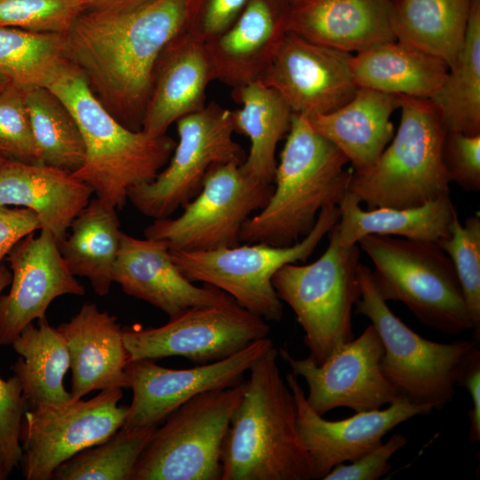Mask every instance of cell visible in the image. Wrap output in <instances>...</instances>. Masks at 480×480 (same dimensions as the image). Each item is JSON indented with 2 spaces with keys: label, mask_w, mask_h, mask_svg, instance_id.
<instances>
[{
  "label": "cell",
  "mask_w": 480,
  "mask_h": 480,
  "mask_svg": "<svg viewBox=\"0 0 480 480\" xmlns=\"http://www.w3.org/2000/svg\"><path fill=\"white\" fill-rule=\"evenodd\" d=\"M194 0H149L127 10L89 9L64 34L65 57L105 108L140 131L156 62L186 29Z\"/></svg>",
  "instance_id": "1"
},
{
  "label": "cell",
  "mask_w": 480,
  "mask_h": 480,
  "mask_svg": "<svg viewBox=\"0 0 480 480\" xmlns=\"http://www.w3.org/2000/svg\"><path fill=\"white\" fill-rule=\"evenodd\" d=\"M275 346L250 368L220 452V480H309L308 455L298 434L296 404Z\"/></svg>",
  "instance_id": "2"
},
{
  "label": "cell",
  "mask_w": 480,
  "mask_h": 480,
  "mask_svg": "<svg viewBox=\"0 0 480 480\" xmlns=\"http://www.w3.org/2000/svg\"><path fill=\"white\" fill-rule=\"evenodd\" d=\"M44 86L68 108L84 140L85 160L73 175L106 205L122 209L132 187L156 178L171 157L175 142L166 134L154 137L122 124L67 59Z\"/></svg>",
  "instance_id": "3"
},
{
  "label": "cell",
  "mask_w": 480,
  "mask_h": 480,
  "mask_svg": "<svg viewBox=\"0 0 480 480\" xmlns=\"http://www.w3.org/2000/svg\"><path fill=\"white\" fill-rule=\"evenodd\" d=\"M344 154L317 133L307 116L292 115L274 178V190L260 212L248 218L240 243L290 246L313 228L324 206L339 205L353 169Z\"/></svg>",
  "instance_id": "4"
},
{
  "label": "cell",
  "mask_w": 480,
  "mask_h": 480,
  "mask_svg": "<svg viewBox=\"0 0 480 480\" xmlns=\"http://www.w3.org/2000/svg\"><path fill=\"white\" fill-rule=\"evenodd\" d=\"M401 119L391 143L367 171H353L348 192L367 210L408 208L450 196L442 160L446 130L429 100L399 95Z\"/></svg>",
  "instance_id": "5"
},
{
  "label": "cell",
  "mask_w": 480,
  "mask_h": 480,
  "mask_svg": "<svg viewBox=\"0 0 480 480\" xmlns=\"http://www.w3.org/2000/svg\"><path fill=\"white\" fill-rule=\"evenodd\" d=\"M357 244L373 263L372 277L384 300L403 302L444 334L474 330L453 265L437 242L368 235Z\"/></svg>",
  "instance_id": "6"
},
{
  "label": "cell",
  "mask_w": 480,
  "mask_h": 480,
  "mask_svg": "<svg viewBox=\"0 0 480 480\" xmlns=\"http://www.w3.org/2000/svg\"><path fill=\"white\" fill-rule=\"evenodd\" d=\"M329 233L328 247L316 261L286 264L272 278L279 299L293 310L308 357L316 364L354 339L351 314L361 296L358 244L340 245L335 225Z\"/></svg>",
  "instance_id": "7"
},
{
  "label": "cell",
  "mask_w": 480,
  "mask_h": 480,
  "mask_svg": "<svg viewBox=\"0 0 480 480\" xmlns=\"http://www.w3.org/2000/svg\"><path fill=\"white\" fill-rule=\"evenodd\" d=\"M357 276L361 296L356 313L369 318L380 338L384 375L403 398L443 408L452 400L459 371L476 342L424 339L391 311L373 283L372 269L359 263Z\"/></svg>",
  "instance_id": "8"
},
{
  "label": "cell",
  "mask_w": 480,
  "mask_h": 480,
  "mask_svg": "<svg viewBox=\"0 0 480 480\" xmlns=\"http://www.w3.org/2000/svg\"><path fill=\"white\" fill-rule=\"evenodd\" d=\"M339 219L338 205L323 207L310 232L290 246L245 244L199 252L170 250V254L189 281L222 290L266 321H280L283 303L272 284L274 275L286 264L307 260Z\"/></svg>",
  "instance_id": "9"
},
{
  "label": "cell",
  "mask_w": 480,
  "mask_h": 480,
  "mask_svg": "<svg viewBox=\"0 0 480 480\" xmlns=\"http://www.w3.org/2000/svg\"><path fill=\"white\" fill-rule=\"evenodd\" d=\"M244 389L209 390L187 401L155 428L131 480H220V452Z\"/></svg>",
  "instance_id": "10"
},
{
  "label": "cell",
  "mask_w": 480,
  "mask_h": 480,
  "mask_svg": "<svg viewBox=\"0 0 480 480\" xmlns=\"http://www.w3.org/2000/svg\"><path fill=\"white\" fill-rule=\"evenodd\" d=\"M178 144L169 165L154 180L132 187L128 199L144 215L168 218L201 190L214 164H242L246 155L233 140L232 110L211 101L177 122Z\"/></svg>",
  "instance_id": "11"
},
{
  "label": "cell",
  "mask_w": 480,
  "mask_h": 480,
  "mask_svg": "<svg viewBox=\"0 0 480 480\" xmlns=\"http://www.w3.org/2000/svg\"><path fill=\"white\" fill-rule=\"evenodd\" d=\"M241 164L212 165L200 192L176 219H156L144 230L148 238L165 241L170 250L199 252L240 244V231L250 214L261 210L274 190L244 173Z\"/></svg>",
  "instance_id": "12"
},
{
  "label": "cell",
  "mask_w": 480,
  "mask_h": 480,
  "mask_svg": "<svg viewBox=\"0 0 480 480\" xmlns=\"http://www.w3.org/2000/svg\"><path fill=\"white\" fill-rule=\"evenodd\" d=\"M121 388L100 390L90 399L38 404L25 412L20 432V465L27 480H51L54 470L76 453L97 444L124 422Z\"/></svg>",
  "instance_id": "13"
},
{
  "label": "cell",
  "mask_w": 480,
  "mask_h": 480,
  "mask_svg": "<svg viewBox=\"0 0 480 480\" xmlns=\"http://www.w3.org/2000/svg\"><path fill=\"white\" fill-rule=\"evenodd\" d=\"M269 332L265 319L234 300L188 308L159 327H124L123 338L129 362L182 356L204 364L227 358Z\"/></svg>",
  "instance_id": "14"
},
{
  "label": "cell",
  "mask_w": 480,
  "mask_h": 480,
  "mask_svg": "<svg viewBox=\"0 0 480 480\" xmlns=\"http://www.w3.org/2000/svg\"><path fill=\"white\" fill-rule=\"evenodd\" d=\"M278 352L292 373L305 380L307 402L321 416L339 407L356 412L380 409L403 398L383 373L384 349L372 324L321 364L308 356L295 358L284 348Z\"/></svg>",
  "instance_id": "15"
},
{
  "label": "cell",
  "mask_w": 480,
  "mask_h": 480,
  "mask_svg": "<svg viewBox=\"0 0 480 480\" xmlns=\"http://www.w3.org/2000/svg\"><path fill=\"white\" fill-rule=\"evenodd\" d=\"M273 346L266 337L227 358L188 369L165 368L148 359L129 362L125 372L132 399L122 427H157L194 396L244 382L245 372Z\"/></svg>",
  "instance_id": "16"
},
{
  "label": "cell",
  "mask_w": 480,
  "mask_h": 480,
  "mask_svg": "<svg viewBox=\"0 0 480 480\" xmlns=\"http://www.w3.org/2000/svg\"><path fill=\"white\" fill-rule=\"evenodd\" d=\"M352 53L287 32L260 79L293 114L311 117L335 110L355 94Z\"/></svg>",
  "instance_id": "17"
},
{
  "label": "cell",
  "mask_w": 480,
  "mask_h": 480,
  "mask_svg": "<svg viewBox=\"0 0 480 480\" xmlns=\"http://www.w3.org/2000/svg\"><path fill=\"white\" fill-rule=\"evenodd\" d=\"M285 380L295 399L297 430L309 458L312 479H323L336 465L351 462L379 446L399 424L434 410L401 398L383 410L328 420L310 407L297 376L288 373Z\"/></svg>",
  "instance_id": "18"
},
{
  "label": "cell",
  "mask_w": 480,
  "mask_h": 480,
  "mask_svg": "<svg viewBox=\"0 0 480 480\" xmlns=\"http://www.w3.org/2000/svg\"><path fill=\"white\" fill-rule=\"evenodd\" d=\"M11 289L0 295V346L12 345L34 320L46 317L56 298L84 295L85 288L70 272L58 243L40 229L20 240L9 252Z\"/></svg>",
  "instance_id": "19"
},
{
  "label": "cell",
  "mask_w": 480,
  "mask_h": 480,
  "mask_svg": "<svg viewBox=\"0 0 480 480\" xmlns=\"http://www.w3.org/2000/svg\"><path fill=\"white\" fill-rule=\"evenodd\" d=\"M113 279L124 293L151 304L170 318L191 308L235 300L213 285L198 287L186 278L173 262L165 241L140 239L124 232Z\"/></svg>",
  "instance_id": "20"
},
{
  "label": "cell",
  "mask_w": 480,
  "mask_h": 480,
  "mask_svg": "<svg viewBox=\"0 0 480 480\" xmlns=\"http://www.w3.org/2000/svg\"><path fill=\"white\" fill-rule=\"evenodd\" d=\"M291 5L249 0L236 20L204 42L214 79L232 88L260 81L288 32Z\"/></svg>",
  "instance_id": "21"
},
{
  "label": "cell",
  "mask_w": 480,
  "mask_h": 480,
  "mask_svg": "<svg viewBox=\"0 0 480 480\" xmlns=\"http://www.w3.org/2000/svg\"><path fill=\"white\" fill-rule=\"evenodd\" d=\"M213 80L204 42L183 30L156 62L141 131L154 137L164 135L172 124L203 109L206 88Z\"/></svg>",
  "instance_id": "22"
},
{
  "label": "cell",
  "mask_w": 480,
  "mask_h": 480,
  "mask_svg": "<svg viewBox=\"0 0 480 480\" xmlns=\"http://www.w3.org/2000/svg\"><path fill=\"white\" fill-rule=\"evenodd\" d=\"M57 328L69 353L72 397L83 398L94 390L128 388L125 367L129 357L123 327L115 316L86 302Z\"/></svg>",
  "instance_id": "23"
},
{
  "label": "cell",
  "mask_w": 480,
  "mask_h": 480,
  "mask_svg": "<svg viewBox=\"0 0 480 480\" xmlns=\"http://www.w3.org/2000/svg\"><path fill=\"white\" fill-rule=\"evenodd\" d=\"M288 31L349 53L396 40L390 0H300L291 7Z\"/></svg>",
  "instance_id": "24"
},
{
  "label": "cell",
  "mask_w": 480,
  "mask_h": 480,
  "mask_svg": "<svg viewBox=\"0 0 480 480\" xmlns=\"http://www.w3.org/2000/svg\"><path fill=\"white\" fill-rule=\"evenodd\" d=\"M92 189L72 172L44 164L5 159L0 164V206L34 212L41 229L62 242L75 217L88 204Z\"/></svg>",
  "instance_id": "25"
},
{
  "label": "cell",
  "mask_w": 480,
  "mask_h": 480,
  "mask_svg": "<svg viewBox=\"0 0 480 480\" xmlns=\"http://www.w3.org/2000/svg\"><path fill=\"white\" fill-rule=\"evenodd\" d=\"M399 95L357 87L345 104L308 117L311 127L334 144L356 172L370 169L394 136L390 120L399 108Z\"/></svg>",
  "instance_id": "26"
},
{
  "label": "cell",
  "mask_w": 480,
  "mask_h": 480,
  "mask_svg": "<svg viewBox=\"0 0 480 480\" xmlns=\"http://www.w3.org/2000/svg\"><path fill=\"white\" fill-rule=\"evenodd\" d=\"M350 67L358 87L426 100L436 93L449 68L441 59L396 39L353 54Z\"/></svg>",
  "instance_id": "27"
},
{
  "label": "cell",
  "mask_w": 480,
  "mask_h": 480,
  "mask_svg": "<svg viewBox=\"0 0 480 480\" xmlns=\"http://www.w3.org/2000/svg\"><path fill=\"white\" fill-rule=\"evenodd\" d=\"M338 206L340 219L335 228L338 242L342 246L357 244L368 235L438 242L450 235L457 212L450 196L415 207L363 210L357 199L347 192Z\"/></svg>",
  "instance_id": "28"
},
{
  "label": "cell",
  "mask_w": 480,
  "mask_h": 480,
  "mask_svg": "<svg viewBox=\"0 0 480 480\" xmlns=\"http://www.w3.org/2000/svg\"><path fill=\"white\" fill-rule=\"evenodd\" d=\"M231 96L241 105L232 110L235 132L251 141L240 168L252 178L273 184L276 149L289 131L292 112L277 92L260 81L233 88Z\"/></svg>",
  "instance_id": "29"
},
{
  "label": "cell",
  "mask_w": 480,
  "mask_h": 480,
  "mask_svg": "<svg viewBox=\"0 0 480 480\" xmlns=\"http://www.w3.org/2000/svg\"><path fill=\"white\" fill-rule=\"evenodd\" d=\"M116 211L97 197L91 199L71 222L70 233L58 244L70 272L87 278L100 296L107 295L114 283L122 235Z\"/></svg>",
  "instance_id": "30"
},
{
  "label": "cell",
  "mask_w": 480,
  "mask_h": 480,
  "mask_svg": "<svg viewBox=\"0 0 480 480\" xmlns=\"http://www.w3.org/2000/svg\"><path fill=\"white\" fill-rule=\"evenodd\" d=\"M396 40L444 60L448 67L466 35L471 0H390Z\"/></svg>",
  "instance_id": "31"
},
{
  "label": "cell",
  "mask_w": 480,
  "mask_h": 480,
  "mask_svg": "<svg viewBox=\"0 0 480 480\" xmlns=\"http://www.w3.org/2000/svg\"><path fill=\"white\" fill-rule=\"evenodd\" d=\"M12 346L20 355L12 369L29 409L72 397L63 383L70 367L68 346L62 333L46 317L38 319L37 325L28 324Z\"/></svg>",
  "instance_id": "32"
},
{
  "label": "cell",
  "mask_w": 480,
  "mask_h": 480,
  "mask_svg": "<svg viewBox=\"0 0 480 480\" xmlns=\"http://www.w3.org/2000/svg\"><path fill=\"white\" fill-rule=\"evenodd\" d=\"M429 100L446 132L480 133V0H471L463 44Z\"/></svg>",
  "instance_id": "33"
},
{
  "label": "cell",
  "mask_w": 480,
  "mask_h": 480,
  "mask_svg": "<svg viewBox=\"0 0 480 480\" xmlns=\"http://www.w3.org/2000/svg\"><path fill=\"white\" fill-rule=\"evenodd\" d=\"M24 95L40 164L77 171L85 160V148L68 108L45 86L24 87Z\"/></svg>",
  "instance_id": "34"
},
{
  "label": "cell",
  "mask_w": 480,
  "mask_h": 480,
  "mask_svg": "<svg viewBox=\"0 0 480 480\" xmlns=\"http://www.w3.org/2000/svg\"><path fill=\"white\" fill-rule=\"evenodd\" d=\"M156 427H121L104 441L61 463L54 480H131L134 467Z\"/></svg>",
  "instance_id": "35"
},
{
  "label": "cell",
  "mask_w": 480,
  "mask_h": 480,
  "mask_svg": "<svg viewBox=\"0 0 480 480\" xmlns=\"http://www.w3.org/2000/svg\"><path fill=\"white\" fill-rule=\"evenodd\" d=\"M64 59V34L0 27V75L11 82L44 86Z\"/></svg>",
  "instance_id": "36"
},
{
  "label": "cell",
  "mask_w": 480,
  "mask_h": 480,
  "mask_svg": "<svg viewBox=\"0 0 480 480\" xmlns=\"http://www.w3.org/2000/svg\"><path fill=\"white\" fill-rule=\"evenodd\" d=\"M449 256L465 302L474 323L475 335L480 333V215L469 216L462 225L457 212L453 215L450 235L437 242Z\"/></svg>",
  "instance_id": "37"
},
{
  "label": "cell",
  "mask_w": 480,
  "mask_h": 480,
  "mask_svg": "<svg viewBox=\"0 0 480 480\" xmlns=\"http://www.w3.org/2000/svg\"><path fill=\"white\" fill-rule=\"evenodd\" d=\"M90 0H0V27L65 34Z\"/></svg>",
  "instance_id": "38"
},
{
  "label": "cell",
  "mask_w": 480,
  "mask_h": 480,
  "mask_svg": "<svg viewBox=\"0 0 480 480\" xmlns=\"http://www.w3.org/2000/svg\"><path fill=\"white\" fill-rule=\"evenodd\" d=\"M0 153L17 161L40 164L24 87L12 82L0 92Z\"/></svg>",
  "instance_id": "39"
},
{
  "label": "cell",
  "mask_w": 480,
  "mask_h": 480,
  "mask_svg": "<svg viewBox=\"0 0 480 480\" xmlns=\"http://www.w3.org/2000/svg\"><path fill=\"white\" fill-rule=\"evenodd\" d=\"M11 281V270L0 264V294ZM28 409L19 378L14 374L7 380L0 378V465L8 474L21 458L20 425Z\"/></svg>",
  "instance_id": "40"
},
{
  "label": "cell",
  "mask_w": 480,
  "mask_h": 480,
  "mask_svg": "<svg viewBox=\"0 0 480 480\" xmlns=\"http://www.w3.org/2000/svg\"><path fill=\"white\" fill-rule=\"evenodd\" d=\"M442 160L450 181L468 192L480 189V133L446 132Z\"/></svg>",
  "instance_id": "41"
},
{
  "label": "cell",
  "mask_w": 480,
  "mask_h": 480,
  "mask_svg": "<svg viewBox=\"0 0 480 480\" xmlns=\"http://www.w3.org/2000/svg\"><path fill=\"white\" fill-rule=\"evenodd\" d=\"M408 442L405 436L394 434L385 443L346 465H336L323 480H377L387 474L389 459Z\"/></svg>",
  "instance_id": "42"
},
{
  "label": "cell",
  "mask_w": 480,
  "mask_h": 480,
  "mask_svg": "<svg viewBox=\"0 0 480 480\" xmlns=\"http://www.w3.org/2000/svg\"><path fill=\"white\" fill-rule=\"evenodd\" d=\"M249 0H200L187 26L205 42L226 30L240 15Z\"/></svg>",
  "instance_id": "43"
},
{
  "label": "cell",
  "mask_w": 480,
  "mask_h": 480,
  "mask_svg": "<svg viewBox=\"0 0 480 480\" xmlns=\"http://www.w3.org/2000/svg\"><path fill=\"white\" fill-rule=\"evenodd\" d=\"M40 229L37 215L31 210L0 206V260L20 240Z\"/></svg>",
  "instance_id": "44"
},
{
  "label": "cell",
  "mask_w": 480,
  "mask_h": 480,
  "mask_svg": "<svg viewBox=\"0 0 480 480\" xmlns=\"http://www.w3.org/2000/svg\"><path fill=\"white\" fill-rule=\"evenodd\" d=\"M456 386L464 387L471 398L468 411L471 442L480 441V351L476 347L465 358L457 376Z\"/></svg>",
  "instance_id": "45"
},
{
  "label": "cell",
  "mask_w": 480,
  "mask_h": 480,
  "mask_svg": "<svg viewBox=\"0 0 480 480\" xmlns=\"http://www.w3.org/2000/svg\"><path fill=\"white\" fill-rule=\"evenodd\" d=\"M149 0H90L88 9L127 10L137 7Z\"/></svg>",
  "instance_id": "46"
},
{
  "label": "cell",
  "mask_w": 480,
  "mask_h": 480,
  "mask_svg": "<svg viewBox=\"0 0 480 480\" xmlns=\"http://www.w3.org/2000/svg\"><path fill=\"white\" fill-rule=\"evenodd\" d=\"M11 81L0 75V92L10 83Z\"/></svg>",
  "instance_id": "47"
},
{
  "label": "cell",
  "mask_w": 480,
  "mask_h": 480,
  "mask_svg": "<svg viewBox=\"0 0 480 480\" xmlns=\"http://www.w3.org/2000/svg\"><path fill=\"white\" fill-rule=\"evenodd\" d=\"M9 474L0 465V480H5L8 478Z\"/></svg>",
  "instance_id": "48"
},
{
  "label": "cell",
  "mask_w": 480,
  "mask_h": 480,
  "mask_svg": "<svg viewBox=\"0 0 480 480\" xmlns=\"http://www.w3.org/2000/svg\"><path fill=\"white\" fill-rule=\"evenodd\" d=\"M281 1H283V2L286 3L287 4L292 6L293 4H295L300 0H281Z\"/></svg>",
  "instance_id": "49"
},
{
  "label": "cell",
  "mask_w": 480,
  "mask_h": 480,
  "mask_svg": "<svg viewBox=\"0 0 480 480\" xmlns=\"http://www.w3.org/2000/svg\"><path fill=\"white\" fill-rule=\"evenodd\" d=\"M5 160L4 156L0 153V164Z\"/></svg>",
  "instance_id": "50"
}]
</instances>
